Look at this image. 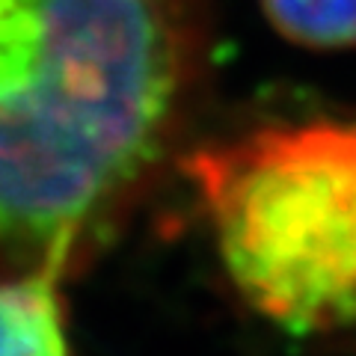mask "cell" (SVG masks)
<instances>
[{
	"label": "cell",
	"mask_w": 356,
	"mask_h": 356,
	"mask_svg": "<svg viewBox=\"0 0 356 356\" xmlns=\"http://www.w3.org/2000/svg\"><path fill=\"white\" fill-rule=\"evenodd\" d=\"M282 39L309 51L356 48V0H261Z\"/></svg>",
	"instance_id": "4"
},
{
	"label": "cell",
	"mask_w": 356,
	"mask_h": 356,
	"mask_svg": "<svg viewBox=\"0 0 356 356\" xmlns=\"http://www.w3.org/2000/svg\"><path fill=\"white\" fill-rule=\"evenodd\" d=\"M211 0H0V267L65 276L163 163Z\"/></svg>",
	"instance_id": "1"
},
{
	"label": "cell",
	"mask_w": 356,
	"mask_h": 356,
	"mask_svg": "<svg viewBox=\"0 0 356 356\" xmlns=\"http://www.w3.org/2000/svg\"><path fill=\"white\" fill-rule=\"evenodd\" d=\"M63 276L0 270V356H69Z\"/></svg>",
	"instance_id": "3"
},
{
	"label": "cell",
	"mask_w": 356,
	"mask_h": 356,
	"mask_svg": "<svg viewBox=\"0 0 356 356\" xmlns=\"http://www.w3.org/2000/svg\"><path fill=\"white\" fill-rule=\"evenodd\" d=\"M181 170L243 303L300 336L356 330V116L267 122Z\"/></svg>",
	"instance_id": "2"
}]
</instances>
